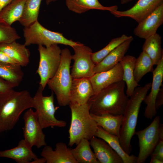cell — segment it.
I'll return each mask as SVG.
<instances>
[{"mask_svg":"<svg viewBox=\"0 0 163 163\" xmlns=\"http://www.w3.org/2000/svg\"><path fill=\"white\" fill-rule=\"evenodd\" d=\"M40 55L38 68L36 71L40 78L39 85L44 90L48 80L57 71L61 61L62 50L58 44L48 47L38 45Z\"/></svg>","mask_w":163,"mask_h":163,"instance_id":"cell-8","label":"cell"},{"mask_svg":"<svg viewBox=\"0 0 163 163\" xmlns=\"http://www.w3.org/2000/svg\"><path fill=\"white\" fill-rule=\"evenodd\" d=\"M94 95L89 78L73 79L70 93V103L84 104Z\"/></svg>","mask_w":163,"mask_h":163,"instance_id":"cell-16","label":"cell"},{"mask_svg":"<svg viewBox=\"0 0 163 163\" xmlns=\"http://www.w3.org/2000/svg\"><path fill=\"white\" fill-rule=\"evenodd\" d=\"M24 76L21 66L19 64L0 62V78L9 83L14 88L19 85Z\"/></svg>","mask_w":163,"mask_h":163,"instance_id":"cell-26","label":"cell"},{"mask_svg":"<svg viewBox=\"0 0 163 163\" xmlns=\"http://www.w3.org/2000/svg\"><path fill=\"white\" fill-rule=\"evenodd\" d=\"M162 3L163 0H139L132 7L127 10H114L110 12L117 18L129 17L139 23Z\"/></svg>","mask_w":163,"mask_h":163,"instance_id":"cell-12","label":"cell"},{"mask_svg":"<svg viewBox=\"0 0 163 163\" xmlns=\"http://www.w3.org/2000/svg\"><path fill=\"white\" fill-rule=\"evenodd\" d=\"M160 117L156 116L144 129L136 132L139 139V152L136 163H143L154 150L159 139Z\"/></svg>","mask_w":163,"mask_h":163,"instance_id":"cell-10","label":"cell"},{"mask_svg":"<svg viewBox=\"0 0 163 163\" xmlns=\"http://www.w3.org/2000/svg\"><path fill=\"white\" fill-rule=\"evenodd\" d=\"M14 88L9 83L0 78V96L13 89Z\"/></svg>","mask_w":163,"mask_h":163,"instance_id":"cell-35","label":"cell"},{"mask_svg":"<svg viewBox=\"0 0 163 163\" xmlns=\"http://www.w3.org/2000/svg\"><path fill=\"white\" fill-rule=\"evenodd\" d=\"M72 47L74 52L72 55L74 63L71 74L73 79L90 78L95 74L94 69L95 65L91 59L92 50L79 42Z\"/></svg>","mask_w":163,"mask_h":163,"instance_id":"cell-9","label":"cell"},{"mask_svg":"<svg viewBox=\"0 0 163 163\" xmlns=\"http://www.w3.org/2000/svg\"><path fill=\"white\" fill-rule=\"evenodd\" d=\"M151 85L150 82L144 86H138L135 88L129 99L123 115L119 139L122 148L129 155L132 151L131 142L136 132L141 105Z\"/></svg>","mask_w":163,"mask_h":163,"instance_id":"cell-3","label":"cell"},{"mask_svg":"<svg viewBox=\"0 0 163 163\" xmlns=\"http://www.w3.org/2000/svg\"><path fill=\"white\" fill-rule=\"evenodd\" d=\"M89 140L82 139L71 152L78 163H99L91 150Z\"/></svg>","mask_w":163,"mask_h":163,"instance_id":"cell-29","label":"cell"},{"mask_svg":"<svg viewBox=\"0 0 163 163\" xmlns=\"http://www.w3.org/2000/svg\"><path fill=\"white\" fill-rule=\"evenodd\" d=\"M20 38L15 28L0 21V43H10Z\"/></svg>","mask_w":163,"mask_h":163,"instance_id":"cell-33","label":"cell"},{"mask_svg":"<svg viewBox=\"0 0 163 163\" xmlns=\"http://www.w3.org/2000/svg\"><path fill=\"white\" fill-rule=\"evenodd\" d=\"M58 0H46V2L47 5H48L53 2H55Z\"/></svg>","mask_w":163,"mask_h":163,"instance_id":"cell-42","label":"cell"},{"mask_svg":"<svg viewBox=\"0 0 163 163\" xmlns=\"http://www.w3.org/2000/svg\"><path fill=\"white\" fill-rule=\"evenodd\" d=\"M133 0H120V3L122 4H126Z\"/></svg>","mask_w":163,"mask_h":163,"instance_id":"cell-41","label":"cell"},{"mask_svg":"<svg viewBox=\"0 0 163 163\" xmlns=\"http://www.w3.org/2000/svg\"><path fill=\"white\" fill-rule=\"evenodd\" d=\"M72 60L70 50L68 48L62 50L59 68L47 84L55 94L58 103L60 106H66L70 103V93L73 80L70 71Z\"/></svg>","mask_w":163,"mask_h":163,"instance_id":"cell-5","label":"cell"},{"mask_svg":"<svg viewBox=\"0 0 163 163\" xmlns=\"http://www.w3.org/2000/svg\"><path fill=\"white\" fill-rule=\"evenodd\" d=\"M133 40V37L130 36L96 65L94 69L95 73L108 70L116 66L125 56Z\"/></svg>","mask_w":163,"mask_h":163,"instance_id":"cell-18","label":"cell"},{"mask_svg":"<svg viewBox=\"0 0 163 163\" xmlns=\"http://www.w3.org/2000/svg\"><path fill=\"white\" fill-rule=\"evenodd\" d=\"M46 163V159L43 157L39 158L38 157L33 160L31 162L32 163Z\"/></svg>","mask_w":163,"mask_h":163,"instance_id":"cell-39","label":"cell"},{"mask_svg":"<svg viewBox=\"0 0 163 163\" xmlns=\"http://www.w3.org/2000/svg\"><path fill=\"white\" fill-rule=\"evenodd\" d=\"M142 46V51L146 53L152 60L154 65H157L163 57L161 48V37L158 34L145 39Z\"/></svg>","mask_w":163,"mask_h":163,"instance_id":"cell-28","label":"cell"},{"mask_svg":"<svg viewBox=\"0 0 163 163\" xmlns=\"http://www.w3.org/2000/svg\"><path fill=\"white\" fill-rule=\"evenodd\" d=\"M153 62L149 56L142 51L136 58L135 63L134 75L136 81L138 83L143 76L154 70Z\"/></svg>","mask_w":163,"mask_h":163,"instance_id":"cell-31","label":"cell"},{"mask_svg":"<svg viewBox=\"0 0 163 163\" xmlns=\"http://www.w3.org/2000/svg\"><path fill=\"white\" fill-rule=\"evenodd\" d=\"M91 115L98 126L108 133L119 137L123 115H97L91 114Z\"/></svg>","mask_w":163,"mask_h":163,"instance_id":"cell-25","label":"cell"},{"mask_svg":"<svg viewBox=\"0 0 163 163\" xmlns=\"http://www.w3.org/2000/svg\"><path fill=\"white\" fill-rule=\"evenodd\" d=\"M42 0H26L22 15L19 21L24 27L38 21Z\"/></svg>","mask_w":163,"mask_h":163,"instance_id":"cell-30","label":"cell"},{"mask_svg":"<svg viewBox=\"0 0 163 163\" xmlns=\"http://www.w3.org/2000/svg\"><path fill=\"white\" fill-rule=\"evenodd\" d=\"M23 128L24 139L30 147L40 148L46 145L45 135L38 121L36 111L30 108L24 113Z\"/></svg>","mask_w":163,"mask_h":163,"instance_id":"cell-11","label":"cell"},{"mask_svg":"<svg viewBox=\"0 0 163 163\" xmlns=\"http://www.w3.org/2000/svg\"><path fill=\"white\" fill-rule=\"evenodd\" d=\"M26 1L12 0L0 11V21L10 25L16 21H19Z\"/></svg>","mask_w":163,"mask_h":163,"instance_id":"cell-27","label":"cell"},{"mask_svg":"<svg viewBox=\"0 0 163 163\" xmlns=\"http://www.w3.org/2000/svg\"><path fill=\"white\" fill-rule=\"evenodd\" d=\"M33 97L27 90L13 89L0 96V133L12 130L22 113L33 107Z\"/></svg>","mask_w":163,"mask_h":163,"instance_id":"cell-2","label":"cell"},{"mask_svg":"<svg viewBox=\"0 0 163 163\" xmlns=\"http://www.w3.org/2000/svg\"><path fill=\"white\" fill-rule=\"evenodd\" d=\"M163 23V3L138 23L134 30V33L139 37L145 39L157 33Z\"/></svg>","mask_w":163,"mask_h":163,"instance_id":"cell-14","label":"cell"},{"mask_svg":"<svg viewBox=\"0 0 163 163\" xmlns=\"http://www.w3.org/2000/svg\"><path fill=\"white\" fill-rule=\"evenodd\" d=\"M123 69L120 62L110 70L95 73L89 78L94 95L109 85L123 81Z\"/></svg>","mask_w":163,"mask_h":163,"instance_id":"cell-15","label":"cell"},{"mask_svg":"<svg viewBox=\"0 0 163 163\" xmlns=\"http://www.w3.org/2000/svg\"><path fill=\"white\" fill-rule=\"evenodd\" d=\"M23 31L25 40L24 44L26 46L36 44L48 47L53 44H62L72 47L78 42L67 39L62 33L46 29L38 21L24 27Z\"/></svg>","mask_w":163,"mask_h":163,"instance_id":"cell-6","label":"cell"},{"mask_svg":"<svg viewBox=\"0 0 163 163\" xmlns=\"http://www.w3.org/2000/svg\"><path fill=\"white\" fill-rule=\"evenodd\" d=\"M151 155L163 161V139L159 140Z\"/></svg>","mask_w":163,"mask_h":163,"instance_id":"cell-34","label":"cell"},{"mask_svg":"<svg viewBox=\"0 0 163 163\" xmlns=\"http://www.w3.org/2000/svg\"><path fill=\"white\" fill-rule=\"evenodd\" d=\"M90 142L99 163H123L121 157L103 139L94 136Z\"/></svg>","mask_w":163,"mask_h":163,"instance_id":"cell-19","label":"cell"},{"mask_svg":"<svg viewBox=\"0 0 163 163\" xmlns=\"http://www.w3.org/2000/svg\"><path fill=\"white\" fill-rule=\"evenodd\" d=\"M125 83L122 81L101 90L89 100L91 114L123 115L129 99L125 92Z\"/></svg>","mask_w":163,"mask_h":163,"instance_id":"cell-1","label":"cell"},{"mask_svg":"<svg viewBox=\"0 0 163 163\" xmlns=\"http://www.w3.org/2000/svg\"><path fill=\"white\" fill-rule=\"evenodd\" d=\"M152 73V82L151 91L148 95H146L143 101L146 104L144 116L148 119H151L157 113L155 109V99L161 87L163 85V57L161 59Z\"/></svg>","mask_w":163,"mask_h":163,"instance_id":"cell-13","label":"cell"},{"mask_svg":"<svg viewBox=\"0 0 163 163\" xmlns=\"http://www.w3.org/2000/svg\"><path fill=\"white\" fill-rule=\"evenodd\" d=\"M150 163H163V161L156 158L151 157Z\"/></svg>","mask_w":163,"mask_h":163,"instance_id":"cell-40","label":"cell"},{"mask_svg":"<svg viewBox=\"0 0 163 163\" xmlns=\"http://www.w3.org/2000/svg\"><path fill=\"white\" fill-rule=\"evenodd\" d=\"M66 4L69 10L79 14L94 9L110 12L117 10L118 8L117 5L104 6L98 0H66Z\"/></svg>","mask_w":163,"mask_h":163,"instance_id":"cell-23","label":"cell"},{"mask_svg":"<svg viewBox=\"0 0 163 163\" xmlns=\"http://www.w3.org/2000/svg\"><path fill=\"white\" fill-rule=\"evenodd\" d=\"M0 62L6 63L17 64L14 60L10 58L5 53L0 50Z\"/></svg>","mask_w":163,"mask_h":163,"instance_id":"cell-37","label":"cell"},{"mask_svg":"<svg viewBox=\"0 0 163 163\" xmlns=\"http://www.w3.org/2000/svg\"><path fill=\"white\" fill-rule=\"evenodd\" d=\"M136 58L132 55L125 56L119 62L123 70V81L127 86L126 94L130 97L133 94L135 88L139 85L135 80L134 75L135 63Z\"/></svg>","mask_w":163,"mask_h":163,"instance_id":"cell-24","label":"cell"},{"mask_svg":"<svg viewBox=\"0 0 163 163\" xmlns=\"http://www.w3.org/2000/svg\"><path fill=\"white\" fill-rule=\"evenodd\" d=\"M12 0H0V11Z\"/></svg>","mask_w":163,"mask_h":163,"instance_id":"cell-38","label":"cell"},{"mask_svg":"<svg viewBox=\"0 0 163 163\" xmlns=\"http://www.w3.org/2000/svg\"><path fill=\"white\" fill-rule=\"evenodd\" d=\"M24 44L16 41L9 43H0V50L14 60L21 67L28 65L30 53Z\"/></svg>","mask_w":163,"mask_h":163,"instance_id":"cell-21","label":"cell"},{"mask_svg":"<svg viewBox=\"0 0 163 163\" xmlns=\"http://www.w3.org/2000/svg\"><path fill=\"white\" fill-rule=\"evenodd\" d=\"M130 37L123 34L120 37L112 39L106 46L101 50L92 52L91 57L93 63L95 65L98 63L110 52Z\"/></svg>","mask_w":163,"mask_h":163,"instance_id":"cell-32","label":"cell"},{"mask_svg":"<svg viewBox=\"0 0 163 163\" xmlns=\"http://www.w3.org/2000/svg\"><path fill=\"white\" fill-rule=\"evenodd\" d=\"M41 155L47 163H78L72 154L71 149L63 142L57 143L54 150L50 146H45Z\"/></svg>","mask_w":163,"mask_h":163,"instance_id":"cell-17","label":"cell"},{"mask_svg":"<svg viewBox=\"0 0 163 163\" xmlns=\"http://www.w3.org/2000/svg\"><path fill=\"white\" fill-rule=\"evenodd\" d=\"M95 136L106 141L122 158L123 163H136L137 157L129 155L123 150L118 136L110 134L98 126Z\"/></svg>","mask_w":163,"mask_h":163,"instance_id":"cell-22","label":"cell"},{"mask_svg":"<svg viewBox=\"0 0 163 163\" xmlns=\"http://www.w3.org/2000/svg\"><path fill=\"white\" fill-rule=\"evenodd\" d=\"M163 104V86L161 87L156 97L155 103V108L158 110Z\"/></svg>","mask_w":163,"mask_h":163,"instance_id":"cell-36","label":"cell"},{"mask_svg":"<svg viewBox=\"0 0 163 163\" xmlns=\"http://www.w3.org/2000/svg\"><path fill=\"white\" fill-rule=\"evenodd\" d=\"M39 86L33 97V107L36 110L38 121L43 129L51 127H63L66 125L64 120L57 119L55 114L58 107H55L54 104L53 93L49 96L43 94V91Z\"/></svg>","mask_w":163,"mask_h":163,"instance_id":"cell-7","label":"cell"},{"mask_svg":"<svg viewBox=\"0 0 163 163\" xmlns=\"http://www.w3.org/2000/svg\"><path fill=\"white\" fill-rule=\"evenodd\" d=\"M0 157L10 158L18 163H29L37 157L33 152L32 147L23 139L19 141L16 147L0 151Z\"/></svg>","mask_w":163,"mask_h":163,"instance_id":"cell-20","label":"cell"},{"mask_svg":"<svg viewBox=\"0 0 163 163\" xmlns=\"http://www.w3.org/2000/svg\"><path fill=\"white\" fill-rule=\"evenodd\" d=\"M71 119L69 130L71 147L77 145L83 139L90 140L95 136L98 125L90 113L89 101L86 104L80 105L69 103Z\"/></svg>","mask_w":163,"mask_h":163,"instance_id":"cell-4","label":"cell"}]
</instances>
